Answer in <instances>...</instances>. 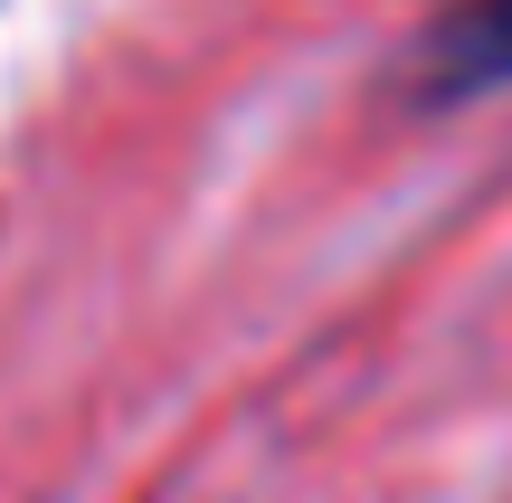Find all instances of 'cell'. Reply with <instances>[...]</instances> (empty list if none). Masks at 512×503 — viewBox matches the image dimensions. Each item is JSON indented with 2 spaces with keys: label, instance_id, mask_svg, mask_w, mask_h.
Returning <instances> with one entry per match:
<instances>
[{
  "label": "cell",
  "instance_id": "1",
  "mask_svg": "<svg viewBox=\"0 0 512 503\" xmlns=\"http://www.w3.org/2000/svg\"><path fill=\"white\" fill-rule=\"evenodd\" d=\"M446 76L456 86H484V76H512V0H475L446 38Z\"/></svg>",
  "mask_w": 512,
  "mask_h": 503
}]
</instances>
